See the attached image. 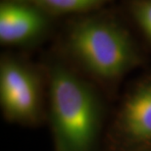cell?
<instances>
[{
  "instance_id": "6da1fadb",
  "label": "cell",
  "mask_w": 151,
  "mask_h": 151,
  "mask_svg": "<svg viewBox=\"0 0 151 151\" xmlns=\"http://www.w3.org/2000/svg\"><path fill=\"white\" fill-rule=\"evenodd\" d=\"M46 96L56 151H94L103 125V103L95 87L56 63L48 71Z\"/></svg>"
},
{
  "instance_id": "7a4b0ae2",
  "label": "cell",
  "mask_w": 151,
  "mask_h": 151,
  "mask_svg": "<svg viewBox=\"0 0 151 151\" xmlns=\"http://www.w3.org/2000/svg\"><path fill=\"white\" fill-rule=\"evenodd\" d=\"M67 48L81 69L103 83L119 80L138 61L129 35L120 27L100 20L76 25L68 35Z\"/></svg>"
},
{
  "instance_id": "3957f363",
  "label": "cell",
  "mask_w": 151,
  "mask_h": 151,
  "mask_svg": "<svg viewBox=\"0 0 151 151\" xmlns=\"http://www.w3.org/2000/svg\"><path fill=\"white\" fill-rule=\"evenodd\" d=\"M0 106L4 118L22 126H37L47 114V102L37 74L11 57L0 64Z\"/></svg>"
},
{
  "instance_id": "277c9868",
  "label": "cell",
  "mask_w": 151,
  "mask_h": 151,
  "mask_svg": "<svg viewBox=\"0 0 151 151\" xmlns=\"http://www.w3.org/2000/svg\"><path fill=\"white\" fill-rule=\"evenodd\" d=\"M115 151H151V77L132 87L111 126Z\"/></svg>"
},
{
  "instance_id": "5b68a950",
  "label": "cell",
  "mask_w": 151,
  "mask_h": 151,
  "mask_svg": "<svg viewBox=\"0 0 151 151\" xmlns=\"http://www.w3.org/2000/svg\"><path fill=\"white\" fill-rule=\"evenodd\" d=\"M46 20L28 5L4 2L0 6V41L3 44H29L43 34Z\"/></svg>"
},
{
  "instance_id": "8992f818",
  "label": "cell",
  "mask_w": 151,
  "mask_h": 151,
  "mask_svg": "<svg viewBox=\"0 0 151 151\" xmlns=\"http://www.w3.org/2000/svg\"><path fill=\"white\" fill-rule=\"evenodd\" d=\"M48 7L58 11H81L98 4L101 0H39Z\"/></svg>"
},
{
  "instance_id": "52a82bcc",
  "label": "cell",
  "mask_w": 151,
  "mask_h": 151,
  "mask_svg": "<svg viewBox=\"0 0 151 151\" xmlns=\"http://www.w3.org/2000/svg\"><path fill=\"white\" fill-rule=\"evenodd\" d=\"M134 14L141 31L151 42V0H144L137 3Z\"/></svg>"
}]
</instances>
